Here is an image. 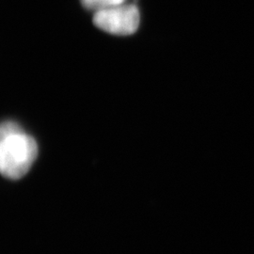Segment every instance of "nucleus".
Returning <instances> with one entry per match:
<instances>
[{"instance_id":"nucleus-1","label":"nucleus","mask_w":254,"mask_h":254,"mask_svg":"<svg viewBox=\"0 0 254 254\" xmlns=\"http://www.w3.org/2000/svg\"><path fill=\"white\" fill-rule=\"evenodd\" d=\"M38 155L36 140L16 123L0 124V173L11 180L25 176Z\"/></svg>"},{"instance_id":"nucleus-2","label":"nucleus","mask_w":254,"mask_h":254,"mask_svg":"<svg viewBox=\"0 0 254 254\" xmlns=\"http://www.w3.org/2000/svg\"><path fill=\"white\" fill-rule=\"evenodd\" d=\"M140 22L139 11L134 5L118 6L96 11L93 23L102 30L118 36H128L137 30Z\"/></svg>"},{"instance_id":"nucleus-3","label":"nucleus","mask_w":254,"mask_h":254,"mask_svg":"<svg viewBox=\"0 0 254 254\" xmlns=\"http://www.w3.org/2000/svg\"><path fill=\"white\" fill-rule=\"evenodd\" d=\"M125 1L126 0H81V3L86 9L94 10L96 12L124 4Z\"/></svg>"}]
</instances>
